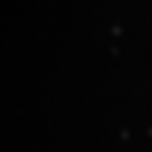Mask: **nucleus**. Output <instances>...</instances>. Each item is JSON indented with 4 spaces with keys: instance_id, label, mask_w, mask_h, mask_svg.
<instances>
[]
</instances>
